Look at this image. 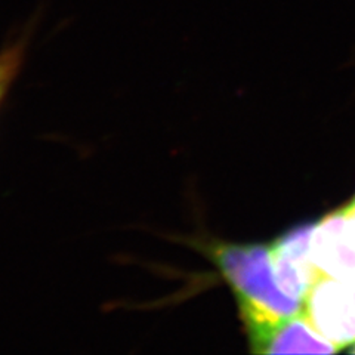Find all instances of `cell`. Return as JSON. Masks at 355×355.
<instances>
[{"label": "cell", "mask_w": 355, "mask_h": 355, "mask_svg": "<svg viewBox=\"0 0 355 355\" xmlns=\"http://www.w3.org/2000/svg\"><path fill=\"white\" fill-rule=\"evenodd\" d=\"M188 246L203 254L230 287L248 342L304 311V302L284 293L277 283L268 244L197 236L188 239Z\"/></svg>", "instance_id": "1"}, {"label": "cell", "mask_w": 355, "mask_h": 355, "mask_svg": "<svg viewBox=\"0 0 355 355\" xmlns=\"http://www.w3.org/2000/svg\"><path fill=\"white\" fill-rule=\"evenodd\" d=\"M304 311L339 351L355 343V283L320 275L305 297Z\"/></svg>", "instance_id": "2"}, {"label": "cell", "mask_w": 355, "mask_h": 355, "mask_svg": "<svg viewBox=\"0 0 355 355\" xmlns=\"http://www.w3.org/2000/svg\"><path fill=\"white\" fill-rule=\"evenodd\" d=\"M309 253L321 275L355 283V206L352 202L315 224Z\"/></svg>", "instance_id": "3"}, {"label": "cell", "mask_w": 355, "mask_h": 355, "mask_svg": "<svg viewBox=\"0 0 355 355\" xmlns=\"http://www.w3.org/2000/svg\"><path fill=\"white\" fill-rule=\"evenodd\" d=\"M314 228L315 224L293 227L268 244L277 283L284 293L301 302L321 275L309 253Z\"/></svg>", "instance_id": "4"}, {"label": "cell", "mask_w": 355, "mask_h": 355, "mask_svg": "<svg viewBox=\"0 0 355 355\" xmlns=\"http://www.w3.org/2000/svg\"><path fill=\"white\" fill-rule=\"evenodd\" d=\"M254 354H335L339 349L311 324L305 311L287 317L249 342Z\"/></svg>", "instance_id": "5"}, {"label": "cell", "mask_w": 355, "mask_h": 355, "mask_svg": "<svg viewBox=\"0 0 355 355\" xmlns=\"http://www.w3.org/2000/svg\"><path fill=\"white\" fill-rule=\"evenodd\" d=\"M31 30L33 22L17 39L10 40L0 49V108H2L5 103L10 87H12V85L18 79L22 67H24Z\"/></svg>", "instance_id": "6"}, {"label": "cell", "mask_w": 355, "mask_h": 355, "mask_svg": "<svg viewBox=\"0 0 355 355\" xmlns=\"http://www.w3.org/2000/svg\"><path fill=\"white\" fill-rule=\"evenodd\" d=\"M352 205H354V206H355V198H354V200H352Z\"/></svg>", "instance_id": "7"}, {"label": "cell", "mask_w": 355, "mask_h": 355, "mask_svg": "<svg viewBox=\"0 0 355 355\" xmlns=\"http://www.w3.org/2000/svg\"><path fill=\"white\" fill-rule=\"evenodd\" d=\"M352 351H354V352H355V347H354V348H352Z\"/></svg>", "instance_id": "8"}]
</instances>
